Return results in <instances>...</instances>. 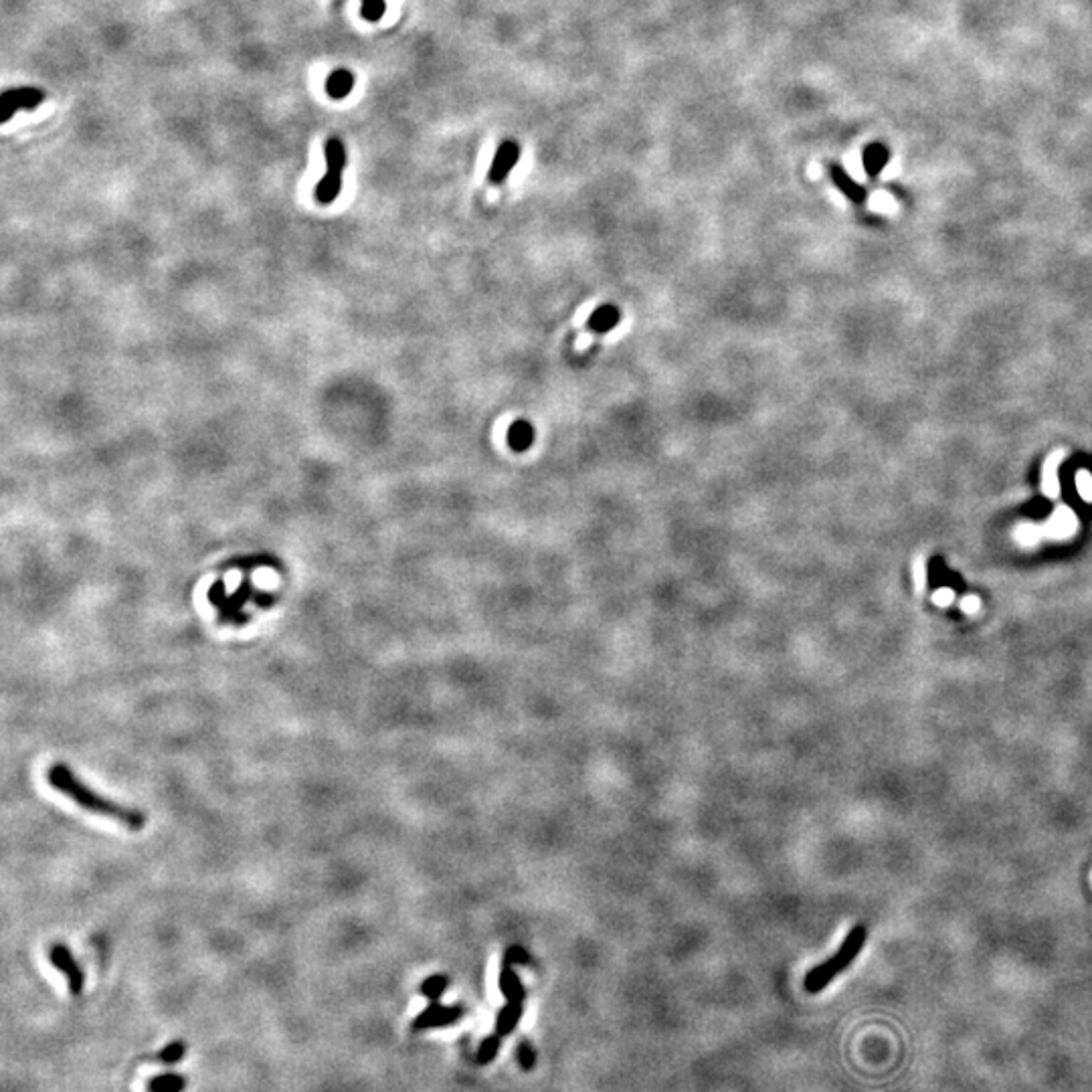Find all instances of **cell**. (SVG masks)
I'll return each instance as SVG.
<instances>
[{
  "instance_id": "cell-1",
  "label": "cell",
  "mask_w": 1092,
  "mask_h": 1092,
  "mask_svg": "<svg viewBox=\"0 0 1092 1092\" xmlns=\"http://www.w3.org/2000/svg\"><path fill=\"white\" fill-rule=\"evenodd\" d=\"M47 783L53 787L55 791L69 797L73 803L80 805L81 809L95 813V816L116 819L121 823V826H126L132 831H140L146 826V816L140 809L126 808V805H120L116 801L108 800V797L95 793L93 789H90L88 785L81 783L80 779H77V775L65 765V762H55V765H51L47 769Z\"/></svg>"
},
{
  "instance_id": "cell-2",
  "label": "cell",
  "mask_w": 1092,
  "mask_h": 1092,
  "mask_svg": "<svg viewBox=\"0 0 1092 1092\" xmlns=\"http://www.w3.org/2000/svg\"><path fill=\"white\" fill-rule=\"evenodd\" d=\"M866 939H868V931H866V926L857 924L854 926L852 931L848 933V937L844 939L842 947L836 951V955L831 957L826 963H821L818 967H813L808 975H805V990L809 993H819L826 990V987L834 982V979L846 971L849 965L854 963V959L860 955V951L864 949Z\"/></svg>"
},
{
  "instance_id": "cell-3",
  "label": "cell",
  "mask_w": 1092,
  "mask_h": 1092,
  "mask_svg": "<svg viewBox=\"0 0 1092 1092\" xmlns=\"http://www.w3.org/2000/svg\"><path fill=\"white\" fill-rule=\"evenodd\" d=\"M326 175L316 185V201L320 205H332L342 190V175L346 168V148L342 140L330 138L324 146Z\"/></svg>"
},
{
  "instance_id": "cell-4",
  "label": "cell",
  "mask_w": 1092,
  "mask_h": 1092,
  "mask_svg": "<svg viewBox=\"0 0 1092 1092\" xmlns=\"http://www.w3.org/2000/svg\"><path fill=\"white\" fill-rule=\"evenodd\" d=\"M464 1013H465V1010L462 1008V1005H441L439 1001H431L427 1008L415 1016L411 1028H413V1031H423V1030L454 1026L464 1018Z\"/></svg>"
},
{
  "instance_id": "cell-5",
  "label": "cell",
  "mask_w": 1092,
  "mask_h": 1092,
  "mask_svg": "<svg viewBox=\"0 0 1092 1092\" xmlns=\"http://www.w3.org/2000/svg\"><path fill=\"white\" fill-rule=\"evenodd\" d=\"M49 961L55 965V969L59 971L61 975L67 979L69 991L73 995H81L83 987H85V973L83 969L77 963L72 949L67 947V944H53V947L49 949Z\"/></svg>"
},
{
  "instance_id": "cell-6",
  "label": "cell",
  "mask_w": 1092,
  "mask_h": 1092,
  "mask_svg": "<svg viewBox=\"0 0 1092 1092\" xmlns=\"http://www.w3.org/2000/svg\"><path fill=\"white\" fill-rule=\"evenodd\" d=\"M520 144L514 140H504L496 150V156H493L492 167L488 172V178L492 185H502L508 178L510 172L518 164L520 160Z\"/></svg>"
},
{
  "instance_id": "cell-7",
  "label": "cell",
  "mask_w": 1092,
  "mask_h": 1092,
  "mask_svg": "<svg viewBox=\"0 0 1092 1092\" xmlns=\"http://www.w3.org/2000/svg\"><path fill=\"white\" fill-rule=\"evenodd\" d=\"M43 100H45V93L37 88H19L6 91L3 95V110H0L3 116H0V120L8 121L16 110H34Z\"/></svg>"
},
{
  "instance_id": "cell-8",
  "label": "cell",
  "mask_w": 1092,
  "mask_h": 1092,
  "mask_svg": "<svg viewBox=\"0 0 1092 1092\" xmlns=\"http://www.w3.org/2000/svg\"><path fill=\"white\" fill-rule=\"evenodd\" d=\"M254 595H255V591H254V585H251V579L245 577V579L241 580V585L237 587V591L233 593V595H229L227 601H225L219 607V623H221V626H227V623H231V626H233V621H235L237 613L243 609V605L249 603V601H254Z\"/></svg>"
},
{
  "instance_id": "cell-9",
  "label": "cell",
  "mask_w": 1092,
  "mask_h": 1092,
  "mask_svg": "<svg viewBox=\"0 0 1092 1092\" xmlns=\"http://www.w3.org/2000/svg\"><path fill=\"white\" fill-rule=\"evenodd\" d=\"M888 160H890V150H888V146H884L882 142L870 144L862 154V164H864L866 175L872 178L880 177V172L886 168Z\"/></svg>"
},
{
  "instance_id": "cell-10",
  "label": "cell",
  "mask_w": 1092,
  "mask_h": 1092,
  "mask_svg": "<svg viewBox=\"0 0 1092 1092\" xmlns=\"http://www.w3.org/2000/svg\"><path fill=\"white\" fill-rule=\"evenodd\" d=\"M1066 452H1054L1050 457L1046 459L1044 470H1042V492L1046 493L1048 498H1058L1060 496V480H1058V467L1060 462L1064 459Z\"/></svg>"
},
{
  "instance_id": "cell-11",
  "label": "cell",
  "mask_w": 1092,
  "mask_h": 1092,
  "mask_svg": "<svg viewBox=\"0 0 1092 1092\" xmlns=\"http://www.w3.org/2000/svg\"><path fill=\"white\" fill-rule=\"evenodd\" d=\"M500 991L506 998V1001H524L526 990L522 987V982H520V977L514 971V965L502 963Z\"/></svg>"
},
{
  "instance_id": "cell-12",
  "label": "cell",
  "mask_w": 1092,
  "mask_h": 1092,
  "mask_svg": "<svg viewBox=\"0 0 1092 1092\" xmlns=\"http://www.w3.org/2000/svg\"><path fill=\"white\" fill-rule=\"evenodd\" d=\"M522 1013H524V1001H508L504 1005V1008H502L498 1011V1016H496V1031H498V1034L502 1038H506V1036L512 1034V1031L518 1028L520 1020H522Z\"/></svg>"
},
{
  "instance_id": "cell-13",
  "label": "cell",
  "mask_w": 1092,
  "mask_h": 1092,
  "mask_svg": "<svg viewBox=\"0 0 1092 1092\" xmlns=\"http://www.w3.org/2000/svg\"><path fill=\"white\" fill-rule=\"evenodd\" d=\"M1077 514H1074V510L1068 506H1058L1054 510L1050 520H1048V532L1054 536H1070L1077 531Z\"/></svg>"
},
{
  "instance_id": "cell-14",
  "label": "cell",
  "mask_w": 1092,
  "mask_h": 1092,
  "mask_svg": "<svg viewBox=\"0 0 1092 1092\" xmlns=\"http://www.w3.org/2000/svg\"><path fill=\"white\" fill-rule=\"evenodd\" d=\"M829 177L834 178L836 187L842 190V195H846L848 198H852V201H864L866 198V190L857 185V182L848 175V170L839 167V164H829L828 167Z\"/></svg>"
},
{
  "instance_id": "cell-15",
  "label": "cell",
  "mask_w": 1092,
  "mask_h": 1092,
  "mask_svg": "<svg viewBox=\"0 0 1092 1092\" xmlns=\"http://www.w3.org/2000/svg\"><path fill=\"white\" fill-rule=\"evenodd\" d=\"M619 310L611 306V303H605V306L597 308L591 318H589V330H593L595 334H605L613 330L615 326L619 324Z\"/></svg>"
},
{
  "instance_id": "cell-16",
  "label": "cell",
  "mask_w": 1092,
  "mask_h": 1092,
  "mask_svg": "<svg viewBox=\"0 0 1092 1092\" xmlns=\"http://www.w3.org/2000/svg\"><path fill=\"white\" fill-rule=\"evenodd\" d=\"M534 437H536V431L526 419L514 421L512 427L508 429V444L514 449V452H526V449H531V445L534 444Z\"/></svg>"
},
{
  "instance_id": "cell-17",
  "label": "cell",
  "mask_w": 1092,
  "mask_h": 1092,
  "mask_svg": "<svg viewBox=\"0 0 1092 1092\" xmlns=\"http://www.w3.org/2000/svg\"><path fill=\"white\" fill-rule=\"evenodd\" d=\"M150 1092H185L187 1078L180 1074H160L148 1082Z\"/></svg>"
},
{
  "instance_id": "cell-18",
  "label": "cell",
  "mask_w": 1092,
  "mask_h": 1092,
  "mask_svg": "<svg viewBox=\"0 0 1092 1092\" xmlns=\"http://www.w3.org/2000/svg\"><path fill=\"white\" fill-rule=\"evenodd\" d=\"M449 987V977L447 975H431L425 979V982L419 985V993L425 995L429 1001H439L441 995L447 991Z\"/></svg>"
},
{
  "instance_id": "cell-19",
  "label": "cell",
  "mask_w": 1092,
  "mask_h": 1092,
  "mask_svg": "<svg viewBox=\"0 0 1092 1092\" xmlns=\"http://www.w3.org/2000/svg\"><path fill=\"white\" fill-rule=\"evenodd\" d=\"M354 80L349 72H336L334 75H330V80H328V93L332 95L334 100H342L346 93L352 90Z\"/></svg>"
},
{
  "instance_id": "cell-20",
  "label": "cell",
  "mask_w": 1092,
  "mask_h": 1092,
  "mask_svg": "<svg viewBox=\"0 0 1092 1092\" xmlns=\"http://www.w3.org/2000/svg\"><path fill=\"white\" fill-rule=\"evenodd\" d=\"M500 1044H502V1036L498 1034V1031H493L492 1036H485L482 1039L480 1050H478V1062L480 1064L493 1062V1058H496L500 1052Z\"/></svg>"
},
{
  "instance_id": "cell-21",
  "label": "cell",
  "mask_w": 1092,
  "mask_h": 1092,
  "mask_svg": "<svg viewBox=\"0 0 1092 1092\" xmlns=\"http://www.w3.org/2000/svg\"><path fill=\"white\" fill-rule=\"evenodd\" d=\"M187 1054V1044L185 1042H170L168 1046H164L162 1050L158 1052V1060H162L164 1064H177L182 1058H185Z\"/></svg>"
},
{
  "instance_id": "cell-22",
  "label": "cell",
  "mask_w": 1092,
  "mask_h": 1092,
  "mask_svg": "<svg viewBox=\"0 0 1092 1092\" xmlns=\"http://www.w3.org/2000/svg\"><path fill=\"white\" fill-rule=\"evenodd\" d=\"M275 565H280V562L273 560V559H270V557L235 559V560H231V562H229V567H231V569H245V570L257 569V567H275Z\"/></svg>"
},
{
  "instance_id": "cell-23",
  "label": "cell",
  "mask_w": 1092,
  "mask_h": 1092,
  "mask_svg": "<svg viewBox=\"0 0 1092 1092\" xmlns=\"http://www.w3.org/2000/svg\"><path fill=\"white\" fill-rule=\"evenodd\" d=\"M516 1058H518V1064L522 1066V1070H532L536 1064L534 1048L528 1042H520L516 1048Z\"/></svg>"
},
{
  "instance_id": "cell-24",
  "label": "cell",
  "mask_w": 1092,
  "mask_h": 1092,
  "mask_svg": "<svg viewBox=\"0 0 1092 1092\" xmlns=\"http://www.w3.org/2000/svg\"><path fill=\"white\" fill-rule=\"evenodd\" d=\"M362 19L378 21L385 13V0H362Z\"/></svg>"
},
{
  "instance_id": "cell-25",
  "label": "cell",
  "mask_w": 1092,
  "mask_h": 1092,
  "mask_svg": "<svg viewBox=\"0 0 1092 1092\" xmlns=\"http://www.w3.org/2000/svg\"><path fill=\"white\" fill-rule=\"evenodd\" d=\"M1077 492L1085 502H1092V475L1087 470L1077 474Z\"/></svg>"
},
{
  "instance_id": "cell-26",
  "label": "cell",
  "mask_w": 1092,
  "mask_h": 1092,
  "mask_svg": "<svg viewBox=\"0 0 1092 1092\" xmlns=\"http://www.w3.org/2000/svg\"><path fill=\"white\" fill-rule=\"evenodd\" d=\"M206 597H209V603H211V605H215L216 609H219V607H221L225 601H227V597H229V595H227V591H225V583H223L221 579H219V580H215V583H213V585H211V589H209V593H206Z\"/></svg>"
},
{
  "instance_id": "cell-27",
  "label": "cell",
  "mask_w": 1092,
  "mask_h": 1092,
  "mask_svg": "<svg viewBox=\"0 0 1092 1092\" xmlns=\"http://www.w3.org/2000/svg\"><path fill=\"white\" fill-rule=\"evenodd\" d=\"M528 961H531V959H528V953L522 947H510L504 953V961H502V963H508V965H526Z\"/></svg>"
},
{
  "instance_id": "cell-28",
  "label": "cell",
  "mask_w": 1092,
  "mask_h": 1092,
  "mask_svg": "<svg viewBox=\"0 0 1092 1092\" xmlns=\"http://www.w3.org/2000/svg\"><path fill=\"white\" fill-rule=\"evenodd\" d=\"M254 603H255L257 607H263V609H265V607H272V605H275V603H277V595L259 591V593H255V595H254Z\"/></svg>"
},
{
  "instance_id": "cell-29",
  "label": "cell",
  "mask_w": 1092,
  "mask_h": 1092,
  "mask_svg": "<svg viewBox=\"0 0 1092 1092\" xmlns=\"http://www.w3.org/2000/svg\"><path fill=\"white\" fill-rule=\"evenodd\" d=\"M1038 531H1039V528H1038V526H1034V524H1021V526L1018 528V534L1026 536V539H1030V541H1034V539H1036V534H1038Z\"/></svg>"
}]
</instances>
